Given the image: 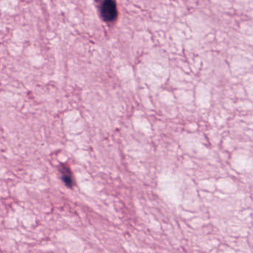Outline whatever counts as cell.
Wrapping results in <instances>:
<instances>
[{
	"instance_id": "6da1fadb",
	"label": "cell",
	"mask_w": 253,
	"mask_h": 253,
	"mask_svg": "<svg viewBox=\"0 0 253 253\" xmlns=\"http://www.w3.org/2000/svg\"><path fill=\"white\" fill-rule=\"evenodd\" d=\"M101 15L107 22H112L117 18L118 10L115 0H103L101 4Z\"/></svg>"
}]
</instances>
